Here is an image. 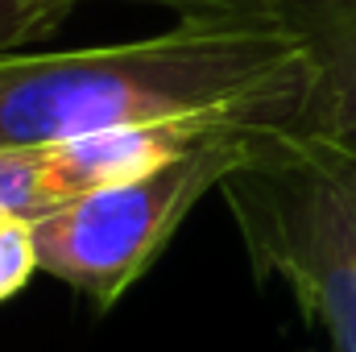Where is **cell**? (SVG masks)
<instances>
[{
    "instance_id": "cell-1",
    "label": "cell",
    "mask_w": 356,
    "mask_h": 352,
    "mask_svg": "<svg viewBox=\"0 0 356 352\" xmlns=\"http://www.w3.org/2000/svg\"><path fill=\"white\" fill-rule=\"evenodd\" d=\"M311 58L290 21L182 17L175 29L0 58V150H42L120 125L182 116L290 120Z\"/></svg>"
},
{
    "instance_id": "cell-2",
    "label": "cell",
    "mask_w": 356,
    "mask_h": 352,
    "mask_svg": "<svg viewBox=\"0 0 356 352\" xmlns=\"http://www.w3.org/2000/svg\"><path fill=\"white\" fill-rule=\"evenodd\" d=\"M224 186L257 278H282L332 352H356V158L282 125Z\"/></svg>"
},
{
    "instance_id": "cell-3",
    "label": "cell",
    "mask_w": 356,
    "mask_h": 352,
    "mask_svg": "<svg viewBox=\"0 0 356 352\" xmlns=\"http://www.w3.org/2000/svg\"><path fill=\"white\" fill-rule=\"evenodd\" d=\"M273 129H282V120L232 116L170 166L50 207L33 220L42 269L88 294L95 311H108L158 262L186 211L211 186H224L236 170H245Z\"/></svg>"
},
{
    "instance_id": "cell-4",
    "label": "cell",
    "mask_w": 356,
    "mask_h": 352,
    "mask_svg": "<svg viewBox=\"0 0 356 352\" xmlns=\"http://www.w3.org/2000/svg\"><path fill=\"white\" fill-rule=\"evenodd\" d=\"M224 120L232 116H182V120H149V125H120L88 137L42 145V170L46 191L58 203L83 199L91 191L124 186L154 175L199 150Z\"/></svg>"
},
{
    "instance_id": "cell-5",
    "label": "cell",
    "mask_w": 356,
    "mask_h": 352,
    "mask_svg": "<svg viewBox=\"0 0 356 352\" xmlns=\"http://www.w3.org/2000/svg\"><path fill=\"white\" fill-rule=\"evenodd\" d=\"M311 58V79L286 129L356 158V0H311L286 17Z\"/></svg>"
},
{
    "instance_id": "cell-6",
    "label": "cell",
    "mask_w": 356,
    "mask_h": 352,
    "mask_svg": "<svg viewBox=\"0 0 356 352\" xmlns=\"http://www.w3.org/2000/svg\"><path fill=\"white\" fill-rule=\"evenodd\" d=\"M54 207L46 191L42 150H0V211L38 220Z\"/></svg>"
},
{
    "instance_id": "cell-7",
    "label": "cell",
    "mask_w": 356,
    "mask_h": 352,
    "mask_svg": "<svg viewBox=\"0 0 356 352\" xmlns=\"http://www.w3.org/2000/svg\"><path fill=\"white\" fill-rule=\"evenodd\" d=\"M38 269H42V257H38L33 220L0 211V303L21 294Z\"/></svg>"
},
{
    "instance_id": "cell-8",
    "label": "cell",
    "mask_w": 356,
    "mask_h": 352,
    "mask_svg": "<svg viewBox=\"0 0 356 352\" xmlns=\"http://www.w3.org/2000/svg\"><path fill=\"white\" fill-rule=\"evenodd\" d=\"M71 8L75 0H0V58L38 33H50Z\"/></svg>"
},
{
    "instance_id": "cell-9",
    "label": "cell",
    "mask_w": 356,
    "mask_h": 352,
    "mask_svg": "<svg viewBox=\"0 0 356 352\" xmlns=\"http://www.w3.org/2000/svg\"><path fill=\"white\" fill-rule=\"evenodd\" d=\"M145 4L178 8L182 17H207V21H286L294 8L311 0H145Z\"/></svg>"
}]
</instances>
